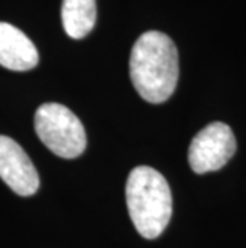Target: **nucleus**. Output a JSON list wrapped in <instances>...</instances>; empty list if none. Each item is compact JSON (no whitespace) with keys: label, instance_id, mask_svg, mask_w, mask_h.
Wrapping results in <instances>:
<instances>
[{"label":"nucleus","instance_id":"f257e3e1","mask_svg":"<svg viewBox=\"0 0 246 248\" xmlns=\"http://www.w3.org/2000/svg\"><path fill=\"white\" fill-rule=\"evenodd\" d=\"M130 77L139 96L152 104L165 103L179 78V58L174 42L159 31L144 32L130 56Z\"/></svg>","mask_w":246,"mask_h":248},{"label":"nucleus","instance_id":"f03ea898","mask_svg":"<svg viewBox=\"0 0 246 248\" xmlns=\"http://www.w3.org/2000/svg\"><path fill=\"white\" fill-rule=\"evenodd\" d=\"M125 194L130 218L139 235L157 239L173 213L171 189L165 176L150 167H136L127 179Z\"/></svg>","mask_w":246,"mask_h":248},{"label":"nucleus","instance_id":"7ed1b4c3","mask_svg":"<svg viewBox=\"0 0 246 248\" xmlns=\"http://www.w3.org/2000/svg\"><path fill=\"white\" fill-rule=\"evenodd\" d=\"M40 141L62 159H75L85 151L87 133L77 115L62 104L45 103L34 120Z\"/></svg>","mask_w":246,"mask_h":248},{"label":"nucleus","instance_id":"20e7f679","mask_svg":"<svg viewBox=\"0 0 246 248\" xmlns=\"http://www.w3.org/2000/svg\"><path fill=\"white\" fill-rule=\"evenodd\" d=\"M237 151L233 131L222 122H213L197 133L189 146V165L198 175L216 171Z\"/></svg>","mask_w":246,"mask_h":248},{"label":"nucleus","instance_id":"39448f33","mask_svg":"<svg viewBox=\"0 0 246 248\" xmlns=\"http://www.w3.org/2000/svg\"><path fill=\"white\" fill-rule=\"evenodd\" d=\"M0 178L21 197L35 194L40 186L34 163L23 147L8 136H0Z\"/></svg>","mask_w":246,"mask_h":248},{"label":"nucleus","instance_id":"423d86ee","mask_svg":"<svg viewBox=\"0 0 246 248\" xmlns=\"http://www.w3.org/2000/svg\"><path fill=\"white\" fill-rule=\"evenodd\" d=\"M39 64L32 40L14 26L0 23V66L12 71H30Z\"/></svg>","mask_w":246,"mask_h":248},{"label":"nucleus","instance_id":"0eeeda50","mask_svg":"<svg viewBox=\"0 0 246 248\" xmlns=\"http://www.w3.org/2000/svg\"><path fill=\"white\" fill-rule=\"evenodd\" d=\"M61 19L71 39H83L96 24V0H62Z\"/></svg>","mask_w":246,"mask_h":248}]
</instances>
